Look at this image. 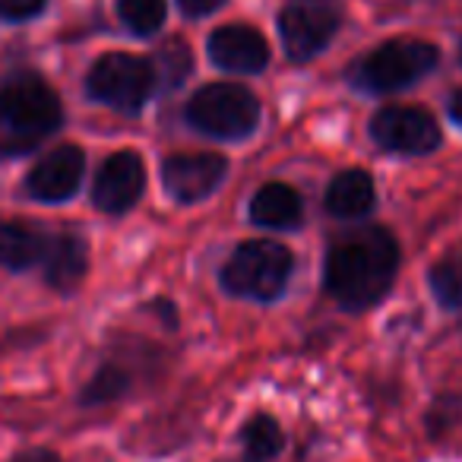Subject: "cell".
<instances>
[{"mask_svg":"<svg viewBox=\"0 0 462 462\" xmlns=\"http://www.w3.org/2000/svg\"><path fill=\"white\" fill-rule=\"evenodd\" d=\"M155 67V79H159L165 89H178L193 70V60H190V51H187L184 42H168L152 60Z\"/></svg>","mask_w":462,"mask_h":462,"instance_id":"21","label":"cell"},{"mask_svg":"<svg viewBox=\"0 0 462 462\" xmlns=\"http://www.w3.org/2000/svg\"><path fill=\"white\" fill-rule=\"evenodd\" d=\"M42 10H45V0H0V16L14 23L32 20Z\"/></svg>","mask_w":462,"mask_h":462,"instance_id":"23","label":"cell"},{"mask_svg":"<svg viewBox=\"0 0 462 462\" xmlns=\"http://www.w3.org/2000/svg\"><path fill=\"white\" fill-rule=\"evenodd\" d=\"M178 4L187 16H206V14H212V10L222 7L225 0H178Z\"/></svg>","mask_w":462,"mask_h":462,"instance_id":"24","label":"cell"},{"mask_svg":"<svg viewBox=\"0 0 462 462\" xmlns=\"http://www.w3.org/2000/svg\"><path fill=\"white\" fill-rule=\"evenodd\" d=\"M336 29H339L336 10L320 7V4H295L279 16V35H282L285 54L291 60H301V64L317 58L333 42Z\"/></svg>","mask_w":462,"mask_h":462,"instance_id":"11","label":"cell"},{"mask_svg":"<svg viewBox=\"0 0 462 462\" xmlns=\"http://www.w3.org/2000/svg\"><path fill=\"white\" fill-rule=\"evenodd\" d=\"M228 178V159L216 152H178L162 162V184L174 203H203Z\"/></svg>","mask_w":462,"mask_h":462,"instance_id":"8","label":"cell"},{"mask_svg":"<svg viewBox=\"0 0 462 462\" xmlns=\"http://www.w3.org/2000/svg\"><path fill=\"white\" fill-rule=\"evenodd\" d=\"M241 447H245L247 462H270L282 453L285 434L273 415H254L241 428Z\"/></svg>","mask_w":462,"mask_h":462,"instance_id":"18","label":"cell"},{"mask_svg":"<svg viewBox=\"0 0 462 462\" xmlns=\"http://www.w3.org/2000/svg\"><path fill=\"white\" fill-rule=\"evenodd\" d=\"M371 140L383 152L402 159H421L443 146V134L437 117L418 105H390L371 117Z\"/></svg>","mask_w":462,"mask_h":462,"instance_id":"7","label":"cell"},{"mask_svg":"<svg viewBox=\"0 0 462 462\" xmlns=\"http://www.w3.org/2000/svg\"><path fill=\"white\" fill-rule=\"evenodd\" d=\"M447 115H449V121L459 124V127H462V89H456L453 96H449V102H447Z\"/></svg>","mask_w":462,"mask_h":462,"instance_id":"27","label":"cell"},{"mask_svg":"<svg viewBox=\"0 0 462 462\" xmlns=\"http://www.w3.org/2000/svg\"><path fill=\"white\" fill-rule=\"evenodd\" d=\"M45 282L58 295H73L83 285L86 273H89V245L79 235H58L48 238L45 251Z\"/></svg>","mask_w":462,"mask_h":462,"instance_id":"13","label":"cell"},{"mask_svg":"<svg viewBox=\"0 0 462 462\" xmlns=\"http://www.w3.org/2000/svg\"><path fill=\"white\" fill-rule=\"evenodd\" d=\"M428 289L440 310L462 314V254H443L430 263Z\"/></svg>","mask_w":462,"mask_h":462,"instance_id":"17","label":"cell"},{"mask_svg":"<svg viewBox=\"0 0 462 462\" xmlns=\"http://www.w3.org/2000/svg\"><path fill=\"white\" fill-rule=\"evenodd\" d=\"M48 238L16 222H0V266L4 270H32L45 260Z\"/></svg>","mask_w":462,"mask_h":462,"instance_id":"16","label":"cell"},{"mask_svg":"<svg viewBox=\"0 0 462 462\" xmlns=\"http://www.w3.org/2000/svg\"><path fill=\"white\" fill-rule=\"evenodd\" d=\"M165 0H121L117 4V16L134 35H155L165 23Z\"/></svg>","mask_w":462,"mask_h":462,"instance_id":"20","label":"cell"},{"mask_svg":"<svg viewBox=\"0 0 462 462\" xmlns=\"http://www.w3.org/2000/svg\"><path fill=\"white\" fill-rule=\"evenodd\" d=\"M209 58L225 73H260L270 64V45L251 26H222L209 35Z\"/></svg>","mask_w":462,"mask_h":462,"instance_id":"12","label":"cell"},{"mask_svg":"<svg viewBox=\"0 0 462 462\" xmlns=\"http://www.w3.org/2000/svg\"><path fill=\"white\" fill-rule=\"evenodd\" d=\"M459 60H462V48H459Z\"/></svg>","mask_w":462,"mask_h":462,"instance_id":"28","label":"cell"},{"mask_svg":"<svg viewBox=\"0 0 462 462\" xmlns=\"http://www.w3.org/2000/svg\"><path fill=\"white\" fill-rule=\"evenodd\" d=\"M247 216H251L254 225L270 231H291L301 228L304 222V199L295 187L289 184H263L257 193L251 197V206H247Z\"/></svg>","mask_w":462,"mask_h":462,"instance_id":"14","label":"cell"},{"mask_svg":"<svg viewBox=\"0 0 462 462\" xmlns=\"http://www.w3.org/2000/svg\"><path fill=\"white\" fill-rule=\"evenodd\" d=\"M64 121L51 86L35 73H16L0 86V159L26 155L48 140Z\"/></svg>","mask_w":462,"mask_h":462,"instance_id":"2","label":"cell"},{"mask_svg":"<svg viewBox=\"0 0 462 462\" xmlns=\"http://www.w3.org/2000/svg\"><path fill=\"white\" fill-rule=\"evenodd\" d=\"M155 86L159 79H155L152 60L136 58V54H105L92 64L86 77L89 96L124 115H136L149 102Z\"/></svg>","mask_w":462,"mask_h":462,"instance_id":"6","label":"cell"},{"mask_svg":"<svg viewBox=\"0 0 462 462\" xmlns=\"http://www.w3.org/2000/svg\"><path fill=\"white\" fill-rule=\"evenodd\" d=\"M14 462H64L58 453H51V449H26V453L14 456Z\"/></svg>","mask_w":462,"mask_h":462,"instance_id":"26","label":"cell"},{"mask_svg":"<svg viewBox=\"0 0 462 462\" xmlns=\"http://www.w3.org/2000/svg\"><path fill=\"white\" fill-rule=\"evenodd\" d=\"M146 187V168L143 159L130 149L115 152L102 162L92 184V203L98 206V212L105 216H127L143 197Z\"/></svg>","mask_w":462,"mask_h":462,"instance_id":"9","label":"cell"},{"mask_svg":"<svg viewBox=\"0 0 462 462\" xmlns=\"http://www.w3.org/2000/svg\"><path fill=\"white\" fill-rule=\"evenodd\" d=\"M459 415H462V396H456V393H443V396L437 399L428 411L430 437H443L456 421H459Z\"/></svg>","mask_w":462,"mask_h":462,"instance_id":"22","label":"cell"},{"mask_svg":"<svg viewBox=\"0 0 462 462\" xmlns=\"http://www.w3.org/2000/svg\"><path fill=\"white\" fill-rule=\"evenodd\" d=\"M187 124L209 140H247L260 124V98L245 86L209 83L187 102Z\"/></svg>","mask_w":462,"mask_h":462,"instance_id":"5","label":"cell"},{"mask_svg":"<svg viewBox=\"0 0 462 462\" xmlns=\"http://www.w3.org/2000/svg\"><path fill=\"white\" fill-rule=\"evenodd\" d=\"M291 273H295V254L289 247L270 238H254L231 251L218 273V282L235 298L270 304L285 295Z\"/></svg>","mask_w":462,"mask_h":462,"instance_id":"3","label":"cell"},{"mask_svg":"<svg viewBox=\"0 0 462 462\" xmlns=\"http://www.w3.org/2000/svg\"><path fill=\"white\" fill-rule=\"evenodd\" d=\"M86 174V152L79 146H58L26 174V193L39 203H67L77 197Z\"/></svg>","mask_w":462,"mask_h":462,"instance_id":"10","label":"cell"},{"mask_svg":"<svg viewBox=\"0 0 462 462\" xmlns=\"http://www.w3.org/2000/svg\"><path fill=\"white\" fill-rule=\"evenodd\" d=\"M149 308L159 310V314H155V317H159V320L165 323L168 329H178V308H174L171 301H162V298H159V301H152V304H149Z\"/></svg>","mask_w":462,"mask_h":462,"instance_id":"25","label":"cell"},{"mask_svg":"<svg viewBox=\"0 0 462 462\" xmlns=\"http://www.w3.org/2000/svg\"><path fill=\"white\" fill-rule=\"evenodd\" d=\"M323 206H327L329 216L336 218H365L374 212L377 206V187H374V178L365 171V168H348V171H339L333 180H329L327 193H323Z\"/></svg>","mask_w":462,"mask_h":462,"instance_id":"15","label":"cell"},{"mask_svg":"<svg viewBox=\"0 0 462 462\" xmlns=\"http://www.w3.org/2000/svg\"><path fill=\"white\" fill-rule=\"evenodd\" d=\"M402 251L390 228L361 225L336 238L323 260V289L348 314L377 308L393 291Z\"/></svg>","mask_w":462,"mask_h":462,"instance_id":"1","label":"cell"},{"mask_svg":"<svg viewBox=\"0 0 462 462\" xmlns=\"http://www.w3.org/2000/svg\"><path fill=\"white\" fill-rule=\"evenodd\" d=\"M130 393V374L124 365H102L96 374L89 377V383L83 386L79 393V402L83 405H108V402H117Z\"/></svg>","mask_w":462,"mask_h":462,"instance_id":"19","label":"cell"},{"mask_svg":"<svg viewBox=\"0 0 462 462\" xmlns=\"http://www.w3.org/2000/svg\"><path fill=\"white\" fill-rule=\"evenodd\" d=\"M440 64V51L421 39H393L355 64L352 83L371 96H390L421 83Z\"/></svg>","mask_w":462,"mask_h":462,"instance_id":"4","label":"cell"}]
</instances>
